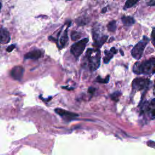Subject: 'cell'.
Returning a JSON list of instances; mask_svg holds the SVG:
<instances>
[{
	"label": "cell",
	"instance_id": "21",
	"mask_svg": "<svg viewBox=\"0 0 155 155\" xmlns=\"http://www.w3.org/2000/svg\"><path fill=\"white\" fill-rule=\"evenodd\" d=\"M15 48V44H12V45H9V46L7 48L6 50H7V52H11V51H12V50H13Z\"/></svg>",
	"mask_w": 155,
	"mask_h": 155
},
{
	"label": "cell",
	"instance_id": "19",
	"mask_svg": "<svg viewBox=\"0 0 155 155\" xmlns=\"http://www.w3.org/2000/svg\"><path fill=\"white\" fill-rule=\"evenodd\" d=\"M120 95H121V93H120V92H119V91H115L114 93H113V94H111L110 95V96H111V98L113 101L117 102V101H118V100H119V97Z\"/></svg>",
	"mask_w": 155,
	"mask_h": 155
},
{
	"label": "cell",
	"instance_id": "6",
	"mask_svg": "<svg viewBox=\"0 0 155 155\" xmlns=\"http://www.w3.org/2000/svg\"><path fill=\"white\" fill-rule=\"evenodd\" d=\"M150 81L144 78H136L132 83V87L134 90L140 91L147 89L150 84Z\"/></svg>",
	"mask_w": 155,
	"mask_h": 155
},
{
	"label": "cell",
	"instance_id": "2",
	"mask_svg": "<svg viewBox=\"0 0 155 155\" xmlns=\"http://www.w3.org/2000/svg\"><path fill=\"white\" fill-rule=\"evenodd\" d=\"M86 56L88 62V67L91 71L96 70L100 66L101 51L98 48H89L87 50Z\"/></svg>",
	"mask_w": 155,
	"mask_h": 155
},
{
	"label": "cell",
	"instance_id": "12",
	"mask_svg": "<svg viewBox=\"0 0 155 155\" xmlns=\"http://www.w3.org/2000/svg\"><path fill=\"white\" fill-rule=\"evenodd\" d=\"M67 29L68 28H67L63 32V33L62 34V35L61 36L59 32L58 35V36H61L60 39H59V47L60 48H62L63 47H64L68 41V36H67Z\"/></svg>",
	"mask_w": 155,
	"mask_h": 155
},
{
	"label": "cell",
	"instance_id": "10",
	"mask_svg": "<svg viewBox=\"0 0 155 155\" xmlns=\"http://www.w3.org/2000/svg\"><path fill=\"white\" fill-rule=\"evenodd\" d=\"M42 56V51L39 50H34L28 52L24 56L25 59H38Z\"/></svg>",
	"mask_w": 155,
	"mask_h": 155
},
{
	"label": "cell",
	"instance_id": "15",
	"mask_svg": "<svg viewBox=\"0 0 155 155\" xmlns=\"http://www.w3.org/2000/svg\"><path fill=\"white\" fill-rule=\"evenodd\" d=\"M139 0H127L125 4L124 7V9H127L131 7H133V5H134Z\"/></svg>",
	"mask_w": 155,
	"mask_h": 155
},
{
	"label": "cell",
	"instance_id": "5",
	"mask_svg": "<svg viewBox=\"0 0 155 155\" xmlns=\"http://www.w3.org/2000/svg\"><path fill=\"white\" fill-rule=\"evenodd\" d=\"M142 111L150 119H155V99L145 102L142 107Z\"/></svg>",
	"mask_w": 155,
	"mask_h": 155
},
{
	"label": "cell",
	"instance_id": "13",
	"mask_svg": "<svg viewBox=\"0 0 155 155\" xmlns=\"http://www.w3.org/2000/svg\"><path fill=\"white\" fill-rule=\"evenodd\" d=\"M121 20L125 26H131L135 22L134 18L129 16H124L122 17Z\"/></svg>",
	"mask_w": 155,
	"mask_h": 155
},
{
	"label": "cell",
	"instance_id": "18",
	"mask_svg": "<svg viewBox=\"0 0 155 155\" xmlns=\"http://www.w3.org/2000/svg\"><path fill=\"white\" fill-rule=\"evenodd\" d=\"M81 35L77 31H73L71 34V38L72 41H76L81 38Z\"/></svg>",
	"mask_w": 155,
	"mask_h": 155
},
{
	"label": "cell",
	"instance_id": "8",
	"mask_svg": "<svg viewBox=\"0 0 155 155\" xmlns=\"http://www.w3.org/2000/svg\"><path fill=\"white\" fill-rule=\"evenodd\" d=\"M54 111L56 113H57L58 114H59V116H61L62 117H63L64 119L66 120H71L74 117H78L79 115L76 113H71L70 112L68 111H67L65 110L62 109V108H56L54 110Z\"/></svg>",
	"mask_w": 155,
	"mask_h": 155
},
{
	"label": "cell",
	"instance_id": "28",
	"mask_svg": "<svg viewBox=\"0 0 155 155\" xmlns=\"http://www.w3.org/2000/svg\"><path fill=\"white\" fill-rule=\"evenodd\" d=\"M154 93L155 94V81H154Z\"/></svg>",
	"mask_w": 155,
	"mask_h": 155
},
{
	"label": "cell",
	"instance_id": "4",
	"mask_svg": "<svg viewBox=\"0 0 155 155\" xmlns=\"http://www.w3.org/2000/svg\"><path fill=\"white\" fill-rule=\"evenodd\" d=\"M88 42V38H85L74 44H73L70 48V51L76 58H78L84 51L87 43Z\"/></svg>",
	"mask_w": 155,
	"mask_h": 155
},
{
	"label": "cell",
	"instance_id": "17",
	"mask_svg": "<svg viewBox=\"0 0 155 155\" xmlns=\"http://www.w3.org/2000/svg\"><path fill=\"white\" fill-rule=\"evenodd\" d=\"M110 79V76L108 75L105 79H102L99 76H97L96 79V81L99 82V83H102V84H107L109 81Z\"/></svg>",
	"mask_w": 155,
	"mask_h": 155
},
{
	"label": "cell",
	"instance_id": "16",
	"mask_svg": "<svg viewBox=\"0 0 155 155\" xmlns=\"http://www.w3.org/2000/svg\"><path fill=\"white\" fill-rule=\"evenodd\" d=\"M108 30L111 32H114L116 30V24L115 21H110L107 25Z\"/></svg>",
	"mask_w": 155,
	"mask_h": 155
},
{
	"label": "cell",
	"instance_id": "26",
	"mask_svg": "<svg viewBox=\"0 0 155 155\" xmlns=\"http://www.w3.org/2000/svg\"><path fill=\"white\" fill-rule=\"evenodd\" d=\"M62 88H64V89H67V90H73V88H68V87H65V86H62Z\"/></svg>",
	"mask_w": 155,
	"mask_h": 155
},
{
	"label": "cell",
	"instance_id": "27",
	"mask_svg": "<svg viewBox=\"0 0 155 155\" xmlns=\"http://www.w3.org/2000/svg\"><path fill=\"white\" fill-rule=\"evenodd\" d=\"M107 7H104V8H102V11H101V13H104L105 12H107Z\"/></svg>",
	"mask_w": 155,
	"mask_h": 155
},
{
	"label": "cell",
	"instance_id": "3",
	"mask_svg": "<svg viewBox=\"0 0 155 155\" xmlns=\"http://www.w3.org/2000/svg\"><path fill=\"white\" fill-rule=\"evenodd\" d=\"M148 41L149 39L147 36H143L142 39L133 47L131 50V55L134 58L139 59L142 57L143 50Z\"/></svg>",
	"mask_w": 155,
	"mask_h": 155
},
{
	"label": "cell",
	"instance_id": "1",
	"mask_svg": "<svg viewBox=\"0 0 155 155\" xmlns=\"http://www.w3.org/2000/svg\"><path fill=\"white\" fill-rule=\"evenodd\" d=\"M133 71L136 74H153L155 73V58L142 62H136L133 66Z\"/></svg>",
	"mask_w": 155,
	"mask_h": 155
},
{
	"label": "cell",
	"instance_id": "11",
	"mask_svg": "<svg viewBox=\"0 0 155 155\" xmlns=\"http://www.w3.org/2000/svg\"><path fill=\"white\" fill-rule=\"evenodd\" d=\"M10 41V36L9 32L7 31L6 28H4L3 27L1 29V40L0 42L1 44H7Z\"/></svg>",
	"mask_w": 155,
	"mask_h": 155
},
{
	"label": "cell",
	"instance_id": "23",
	"mask_svg": "<svg viewBox=\"0 0 155 155\" xmlns=\"http://www.w3.org/2000/svg\"><path fill=\"white\" fill-rule=\"evenodd\" d=\"M147 145L151 147H155V142L152 141H149L147 142Z\"/></svg>",
	"mask_w": 155,
	"mask_h": 155
},
{
	"label": "cell",
	"instance_id": "24",
	"mask_svg": "<svg viewBox=\"0 0 155 155\" xmlns=\"http://www.w3.org/2000/svg\"><path fill=\"white\" fill-rule=\"evenodd\" d=\"M95 90H96V89H95L94 87H90L88 88V92H89L90 93H93L95 91Z\"/></svg>",
	"mask_w": 155,
	"mask_h": 155
},
{
	"label": "cell",
	"instance_id": "22",
	"mask_svg": "<svg viewBox=\"0 0 155 155\" xmlns=\"http://www.w3.org/2000/svg\"><path fill=\"white\" fill-rule=\"evenodd\" d=\"M147 4L148 6H155V0H147Z\"/></svg>",
	"mask_w": 155,
	"mask_h": 155
},
{
	"label": "cell",
	"instance_id": "7",
	"mask_svg": "<svg viewBox=\"0 0 155 155\" xmlns=\"http://www.w3.org/2000/svg\"><path fill=\"white\" fill-rule=\"evenodd\" d=\"M93 38L94 40V45L97 48L101 47L107 41L108 36L102 35L101 36L99 32L96 30L93 31Z\"/></svg>",
	"mask_w": 155,
	"mask_h": 155
},
{
	"label": "cell",
	"instance_id": "20",
	"mask_svg": "<svg viewBox=\"0 0 155 155\" xmlns=\"http://www.w3.org/2000/svg\"><path fill=\"white\" fill-rule=\"evenodd\" d=\"M151 38L152 44H153L154 47H155V28H153V30H152Z\"/></svg>",
	"mask_w": 155,
	"mask_h": 155
},
{
	"label": "cell",
	"instance_id": "14",
	"mask_svg": "<svg viewBox=\"0 0 155 155\" xmlns=\"http://www.w3.org/2000/svg\"><path fill=\"white\" fill-rule=\"evenodd\" d=\"M104 54H105V56L104 58V62L105 64H108L113 57V55L114 54V53L111 50H105L104 51Z\"/></svg>",
	"mask_w": 155,
	"mask_h": 155
},
{
	"label": "cell",
	"instance_id": "25",
	"mask_svg": "<svg viewBox=\"0 0 155 155\" xmlns=\"http://www.w3.org/2000/svg\"><path fill=\"white\" fill-rule=\"evenodd\" d=\"M110 50L111 51H113L114 54H116V53H117V50L114 48V47H112V48H111V49H110Z\"/></svg>",
	"mask_w": 155,
	"mask_h": 155
},
{
	"label": "cell",
	"instance_id": "9",
	"mask_svg": "<svg viewBox=\"0 0 155 155\" xmlns=\"http://www.w3.org/2000/svg\"><path fill=\"white\" fill-rule=\"evenodd\" d=\"M24 72V68L21 65L14 67L10 71V76L15 80L19 81L22 79Z\"/></svg>",
	"mask_w": 155,
	"mask_h": 155
}]
</instances>
